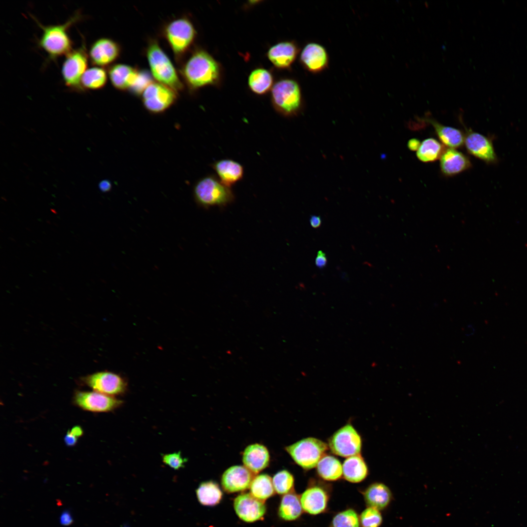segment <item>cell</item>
<instances>
[{
	"instance_id": "cell-1",
	"label": "cell",
	"mask_w": 527,
	"mask_h": 527,
	"mask_svg": "<svg viewBox=\"0 0 527 527\" xmlns=\"http://www.w3.org/2000/svg\"><path fill=\"white\" fill-rule=\"evenodd\" d=\"M33 18L42 32L38 41V46L46 53L50 60H55L66 56L73 49V41L68 31L70 27L81 20L80 12H76L65 22L59 24L45 26Z\"/></svg>"
},
{
	"instance_id": "cell-2",
	"label": "cell",
	"mask_w": 527,
	"mask_h": 527,
	"mask_svg": "<svg viewBox=\"0 0 527 527\" xmlns=\"http://www.w3.org/2000/svg\"><path fill=\"white\" fill-rule=\"evenodd\" d=\"M181 73L191 89L215 83L220 75L217 62L207 52L200 50L189 57L183 65Z\"/></svg>"
},
{
	"instance_id": "cell-3",
	"label": "cell",
	"mask_w": 527,
	"mask_h": 527,
	"mask_svg": "<svg viewBox=\"0 0 527 527\" xmlns=\"http://www.w3.org/2000/svg\"><path fill=\"white\" fill-rule=\"evenodd\" d=\"M146 56L152 75L157 82L176 92L182 90V83L174 66L156 41L148 43Z\"/></svg>"
},
{
	"instance_id": "cell-4",
	"label": "cell",
	"mask_w": 527,
	"mask_h": 527,
	"mask_svg": "<svg viewBox=\"0 0 527 527\" xmlns=\"http://www.w3.org/2000/svg\"><path fill=\"white\" fill-rule=\"evenodd\" d=\"M193 195L199 205L207 208L214 206H225L235 199L230 187L223 184L213 175L200 179L193 188Z\"/></svg>"
},
{
	"instance_id": "cell-5",
	"label": "cell",
	"mask_w": 527,
	"mask_h": 527,
	"mask_svg": "<svg viewBox=\"0 0 527 527\" xmlns=\"http://www.w3.org/2000/svg\"><path fill=\"white\" fill-rule=\"evenodd\" d=\"M271 100L275 110L286 117L296 115L302 104V95L298 83L290 79L282 80L272 88Z\"/></svg>"
},
{
	"instance_id": "cell-6",
	"label": "cell",
	"mask_w": 527,
	"mask_h": 527,
	"mask_svg": "<svg viewBox=\"0 0 527 527\" xmlns=\"http://www.w3.org/2000/svg\"><path fill=\"white\" fill-rule=\"evenodd\" d=\"M328 448L322 440L308 437L286 446L285 450L298 465L309 470L316 467Z\"/></svg>"
},
{
	"instance_id": "cell-7",
	"label": "cell",
	"mask_w": 527,
	"mask_h": 527,
	"mask_svg": "<svg viewBox=\"0 0 527 527\" xmlns=\"http://www.w3.org/2000/svg\"><path fill=\"white\" fill-rule=\"evenodd\" d=\"M89 57L84 42L81 45L65 56L61 68V75L65 86L70 90L84 92L81 86V79L87 69Z\"/></svg>"
},
{
	"instance_id": "cell-8",
	"label": "cell",
	"mask_w": 527,
	"mask_h": 527,
	"mask_svg": "<svg viewBox=\"0 0 527 527\" xmlns=\"http://www.w3.org/2000/svg\"><path fill=\"white\" fill-rule=\"evenodd\" d=\"M163 34L174 54L180 57L185 53L193 42L196 31L189 20L181 18L167 24Z\"/></svg>"
},
{
	"instance_id": "cell-9",
	"label": "cell",
	"mask_w": 527,
	"mask_h": 527,
	"mask_svg": "<svg viewBox=\"0 0 527 527\" xmlns=\"http://www.w3.org/2000/svg\"><path fill=\"white\" fill-rule=\"evenodd\" d=\"M328 446L334 454L348 458L359 454L362 439L355 428L348 424L333 434L328 440Z\"/></svg>"
},
{
	"instance_id": "cell-10",
	"label": "cell",
	"mask_w": 527,
	"mask_h": 527,
	"mask_svg": "<svg viewBox=\"0 0 527 527\" xmlns=\"http://www.w3.org/2000/svg\"><path fill=\"white\" fill-rule=\"evenodd\" d=\"M176 92L162 83L153 81L142 94L143 104L151 113H162L175 103L177 99Z\"/></svg>"
},
{
	"instance_id": "cell-11",
	"label": "cell",
	"mask_w": 527,
	"mask_h": 527,
	"mask_svg": "<svg viewBox=\"0 0 527 527\" xmlns=\"http://www.w3.org/2000/svg\"><path fill=\"white\" fill-rule=\"evenodd\" d=\"M73 403L81 409L93 412H107L120 407L123 401L97 391H77Z\"/></svg>"
},
{
	"instance_id": "cell-12",
	"label": "cell",
	"mask_w": 527,
	"mask_h": 527,
	"mask_svg": "<svg viewBox=\"0 0 527 527\" xmlns=\"http://www.w3.org/2000/svg\"><path fill=\"white\" fill-rule=\"evenodd\" d=\"M82 380L94 391L111 396L122 394L127 388V384L122 377L109 371L97 372L83 377Z\"/></svg>"
},
{
	"instance_id": "cell-13",
	"label": "cell",
	"mask_w": 527,
	"mask_h": 527,
	"mask_svg": "<svg viewBox=\"0 0 527 527\" xmlns=\"http://www.w3.org/2000/svg\"><path fill=\"white\" fill-rule=\"evenodd\" d=\"M330 492L327 487L319 483H312L300 496L303 510L311 515L324 512L328 508Z\"/></svg>"
},
{
	"instance_id": "cell-14",
	"label": "cell",
	"mask_w": 527,
	"mask_h": 527,
	"mask_svg": "<svg viewBox=\"0 0 527 527\" xmlns=\"http://www.w3.org/2000/svg\"><path fill=\"white\" fill-rule=\"evenodd\" d=\"M464 142L466 150L471 155L488 164L498 162V158L491 138L470 129L466 130Z\"/></svg>"
},
{
	"instance_id": "cell-15",
	"label": "cell",
	"mask_w": 527,
	"mask_h": 527,
	"mask_svg": "<svg viewBox=\"0 0 527 527\" xmlns=\"http://www.w3.org/2000/svg\"><path fill=\"white\" fill-rule=\"evenodd\" d=\"M121 51L118 43L109 38H101L91 44L88 54L92 65L102 67L115 61L119 57Z\"/></svg>"
},
{
	"instance_id": "cell-16",
	"label": "cell",
	"mask_w": 527,
	"mask_h": 527,
	"mask_svg": "<svg viewBox=\"0 0 527 527\" xmlns=\"http://www.w3.org/2000/svg\"><path fill=\"white\" fill-rule=\"evenodd\" d=\"M234 507L239 518L247 523L262 519L266 512L264 502L248 493L241 494L235 499Z\"/></svg>"
},
{
	"instance_id": "cell-17",
	"label": "cell",
	"mask_w": 527,
	"mask_h": 527,
	"mask_svg": "<svg viewBox=\"0 0 527 527\" xmlns=\"http://www.w3.org/2000/svg\"><path fill=\"white\" fill-rule=\"evenodd\" d=\"M253 473L244 466H234L223 473L221 484L223 489L229 493L244 491L250 487Z\"/></svg>"
},
{
	"instance_id": "cell-18",
	"label": "cell",
	"mask_w": 527,
	"mask_h": 527,
	"mask_svg": "<svg viewBox=\"0 0 527 527\" xmlns=\"http://www.w3.org/2000/svg\"><path fill=\"white\" fill-rule=\"evenodd\" d=\"M301 61L308 71L317 73L324 69L327 66L328 58L324 48L319 44L310 43L303 49Z\"/></svg>"
},
{
	"instance_id": "cell-19",
	"label": "cell",
	"mask_w": 527,
	"mask_h": 527,
	"mask_svg": "<svg viewBox=\"0 0 527 527\" xmlns=\"http://www.w3.org/2000/svg\"><path fill=\"white\" fill-rule=\"evenodd\" d=\"M212 167L221 182L229 187L241 180L243 176V166L233 160L226 159L216 161Z\"/></svg>"
},
{
	"instance_id": "cell-20",
	"label": "cell",
	"mask_w": 527,
	"mask_h": 527,
	"mask_svg": "<svg viewBox=\"0 0 527 527\" xmlns=\"http://www.w3.org/2000/svg\"><path fill=\"white\" fill-rule=\"evenodd\" d=\"M270 456L268 449L264 445L254 444L247 446L243 454L244 466L252 473L256 474L268 465Z\"/></svg>"
},
{
	"instance_id": "cell-21",
	"label": "cell",
	"mask_w": 527,
	"mask_h": 527,
	"mask_svg": "<svg viewBox=\"0 0 527 527\" xmlns=\"http://www.w3.org/2000/svg\"><path fill=\"white\" fill-rule=\"evenodd\" d=\"M471 166L468 158L455 149L445 150L440 158V167L442 173L446 176L458 174Z\"/></svg>"
},
{
	"instance_id": "cell-22",
	"label": "cell",
	"mask_w": 527,
	"mask_h": 527,
	"mask_svg": "<svg viewBox=\"0 0 527 527\" xmlns=\"http://www.w3.org/2000/svg\"><path fill=\"white\" fill-rule=\"evenodd\" d=\"M362 493L366 506L379 510L387 507L392 499V493L389 487L380 482L370 484Z\"/></svg>"
},
{
	"instance_id": "cell-23",
	"label": "cell",
	"mask_w": 527,
	"mask_h": 527,
	"mask_svg": "<svg viewBox=\"0 0 527 527\" xmlns=\"http://www.w3.org/2000/svg\"><path fill=\"white\" fill-rule=\"evenodd\" d=\"M139 70L124 64H115L109 67L108 75L112 85L120 90H129L138 76Z\"/></svg>"
},
{
	"instance_id": "cell-24",
	"label": "cell",
	"mask_w": 527,
	"mask_h": 527,
	"mask_svg": "<svg viewBox=\"0 0 527 527\" xmlns=\"http://www.w3.org/2000/svg\"><path fill=\"white\" fill-rule=\"evenodd\" d=\"M298 48L292 42H280L272 46L268 51L270 61L277 67H289L296 59Z\"/></svg>"
},
{
	"instance_id": "cell-25",
	"label": "cell",
	"mask_w": 527,
	"mask_h": 527,
	"mask_svg": "<svg viewBox=\"0 0 527 527\" xmlns=\"http://www.w3.org/2000/svg\"><path fill=\"white\" fill-rule=\"evenodd\" d=\"M342 466L343 477L350 483H360L367 476L368 467L359 454L347 458Z\"/></svg>"
},
{
	"instance_id": "cell-26",
	"label": "cell",
	"mask_w": 527,
	"mask_h": 527,
	"mask_svg": "<svg viewBox=\"0 0 527 527\" xmlns=\"http://www.w3.org/2000/svg\"><path fill=\"white\" fill-rule=\"evenodd\" d=\"M303 511L300 498L296 493L291 492L283 496L278 510L281 518L287 521H295L301 517Z\"/></svg>"
},
{
	"instance_id": "cell-27",
	"label": "cell",
	"mask_w": 527,
	"mask_h": 527,
	"mask_svg": "<svg viewBox=\"0 0 527 527\" xmlns=\"http://www.w3.org/2000/svg\"><path fill=\"white\" fill-rule=\"evenodd\" d=\"M438 137L444 144L455 149L462 146L465 138L461 130L444 125L433 119H428Z\"/></svg>"
},
{
	"instance_id": "cell-28",
	"label": "cell",
	"mask_w": 527,
	"mask_h": 527,
	"mask_svg": "<svg viewBox=\"0 0 527 527\" xmlns=\"http://www.w3.org/2000/svg\"><path fill=\"white\" fill-rule=\"evenodd\" d=\"M319 476L327 481H336L343 475V466L336 457L325 454L319 461L317 466Z\"/></svg>"
},
{
	"instance_id": "cell-29",
	"label": "cell",
	"mask_w": 527,
	"mask_h": 527,
	"mask_svg": "<svg viewBox=\"0 0 527 527\" xmlns=\"http://www.w3.org/2000/svg\"><path fill=\"white\" fill-rule=\"evenodd\" d=\"M199 503L205 506H214L222 500L223 493L218 485L211 481L202 483L196 489Z\"/></svg>"
},
{
	"instance_id": "cell-30",
	"label": "cell",
	"mask_w": 527,
	"mask_h": 527,
	"mask_svg": "<svg viewBox=\"0 0 527 527\" xmlns=\"http://www.w3.org/2000/svg\"><path fill=\"white\" fill-rule=\"evenodd\" d=\"M107 81V74L104 68L92 66L87 68L81 79V86L85 92L102 88Z\"/></svg>"
},
{
	"instance_id": "cell-31",
	"label": "cell",
	"mask_w": 527,
	"mask_h": 527,
	"mask_svg": "<svg viewBox=\"0 0 527 527\" xmlns=\"http://www.w3.org/2000/svg\"><path fill=\"white\" fill-rule=\"evenodd\" d=\"M248 83L250 89L254 93L262 95L267 92L271 88L273 78L267 70L258 68L250 73Z\"/></svg>"
},
{
	"instance_id": "cell-32",
	"label": "cell",
	"mask_w": 527,
	"mask_h": 527,
	"mask_svg": "<svg viewBox=\"0 0 527 527\" xmlns=\"http://www.w3.org/2000/svg\"><path fill=\"white\" fill-rule=\"evenodd\" d=\"M249 487L251 495L263 501L272 496L275 491L272 479L265 474L254 477Z\"/></svg>"
},
{
	"instance_id": "cell-33",
	"label": "cell",
	"mask_w": 527,
	"mask_h": 527,
	"mask_svg": "<svg viewBox=\"0 0 527 527\" xmlns=\"http://www.w3.org/2000/svg\"><path fill=\"white\" fill-rule=\"evenodd\" d=\"M444 151L443 146L438 141L428 138L421 143L416 155L422 162H433L440 158Z\"/></svg>"
},
{
	"instance_id": "cell-34",
	"label": "cell",
	"mask_w": 527,
	"mask_h": 527,
	"mask_svg": "<svg viewBox=\"0 0 527 527\" xmlns=\"http://www.w3.org/2000/svg\"><path fill=\"white\" fill-rule=\"evenodd\" d=\"M330 527H361L360 515L353 508H348L337 513L332 518Z\"/></svg>"
},
{
	"instance_id": "cell-35",
	"label": "cell",
	"mask_w": 527,
	"mask_h": 527,
	"mask_svg": "<svg viewBox=\"0 0 527 527\" xmlns=\"http://www.w3.org/2000/svg\"><path fill=\"white\" fill-rule=\"evenodd\" d=\"M275 491L279 494H286L292 490L294 485L293 475L286 470H282L275 474L272 478Z\"/></svg>"
},
{
	"instance_id": "cell-36",
	"label": "cell",
	"mask_w": 527,
	"mask_h": 527,
	"mask_svg": "<svg viewBox=\"0 0 527 527\" xmlns=\"http://www.w3.org/2000/svg\"><path fill=\"white\" fill-rule=\"evenodd\" d=\"M361 527H379L383 522L380 510L367 507L360 515Z\"/></svg>"
},
{
	"instance_id": "cell-37",
	"label": "cell",
	"mask_w": 527,
	"mask_h": 527,
	"mask_svg": "<svg viewBox=\"0 0 527 527\" xmlns=\"http://www.w3.org/2000/svg\"><path fill=\"white\" fill-rule=\"evenodd\" d=\"M152 81L148 72L145 70H139L137 78L129 90L136 95H142Z\"/></svg>"
},
{
	"instance_id": "cell-38",
	"label": "cell",
	"mask_w": 527,
	"mask_h": 527,
	"mask_svg": "<svg viewBox=\"0 0 527 527\" xmlns=\"http://www.w3.org/2000/svg\"><path fill=\"white\" fill-rule=\"evenodd\" d=\"M163 463L171 468L178 470L183 468L187 460L184 458L181 451L163 454L162 456Z\"/></svg>"
},
{
	"instance_id": "cell-39",
	"label": "cell",
	"mask_w": 527,
	"mask_h": 527,
	"mask_svg": "<svg viewBox=\"0 0 527 527\" xmlns=\"http://www.w3.org/2000/svg\"><path fill=\"white\" fill-rule=\"evenodd\" d=\"M327 262L325 254L323 251L319 250L315 259L316 265L319 268H323L326 266Z\"/></svg>"
},
{
	"instance_id": "cell-40",
	"label": "cell",
	"mask_w": 527,
	"mask_h": 527,
	"mask_svg": "<svg viewBox=\"0 0 527 527\" xmlns=\"http://www.w3.org/2000/svg\"><path fill=\"white\" fill-rule=\"evenodd\" d=\"M60 523L65 526L70 525L73 520L70 512L68 510L63 511L60 516Z\"/></svg>"
},
{
	"instance_id": "cell-41",
	"label": "cell",
	"mask_w": 527,
	"mask_h": 527,
	"mask_svg": "<svg viewBox=\"0 0 527 527\" xmlns=\"http://www.w3.org/2000/svg\"><path fill=\"white\" fill-rule=\"evenodd\" d=\"M64 441L66 446H72L77 444L78 438L71 434L69 431H68L64 436Z\"/></svg>"
},
{
	"instance_id": "cell-42",
	"label": "cell",
	"mask_w": 527,
	"mask_h": 527,
	"mask_svg": "<svg viewBox=\"0 0 527 527\" xmlns=\"http://www.w3.org/2000/svg\"><path fill=\"white\" fill-rule=\"evenodd\" d=\"M420 141L417 139L413 138L409 140L407 142V147L411 151L418 150L421 145Z\"/></svg>"
},
{
	"instance_id": "cell-43",
	"label": "cell",
	"mask_w": 527,
	"mask_h": 527,
	"mask_svg": "<svg viewBox=\"0 0 527 527\" xmlns=\"http://www.w3.org/2000/svg\"><path fill=\"white\" fill-rule=\"evenodd\" d=\"M99 187L101 191L103 192H108L110 190L112 185L110 182L107 180L101 181L99 184Z\"/></svg>"
},
{
	"instance_id": "cell-44",
	"label": "cell",
	"mask_w": 527,
	"mask_h": 527,
	"mask_svg": "<svg viewBox=\"0 0 527 527\" xmlns=\"http://www.w3.org/2000/svg\"><path fill=\"white\" fill-rule=\"evenodd\" d=\"M309 222L311 226L314 228L319 227L322 223L321 217L314 215L310 216Z\"/></svg>"
},
{
	"instance_id": "cell-45",
	"label": "cell",
	"mask_w": 527,
	"mask_h": 527,
	"mask_svg": "<svg viewBox=\"0 0 527 527\" xmlns=\"http://www.w3.org/2000/svg\"><path fill=\"white\" fill-rule=\"evenodd\" d=\"M69 431L71 434L77 438L81 437L83 434V430L82 428L79 426H73L71 430Z\"/></svg>"
}]
</instances>
